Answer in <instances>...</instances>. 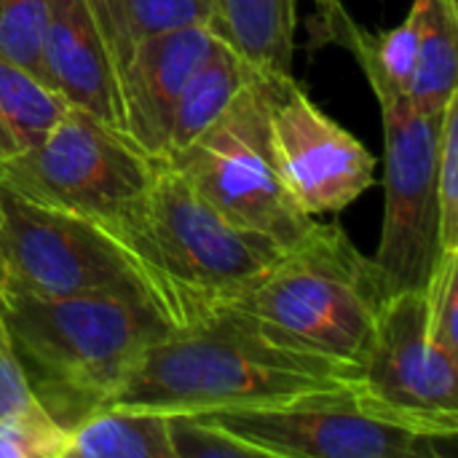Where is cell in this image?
I'll use <instances>...</instances> for the list:
<instances>
[{
	"label": "cell",
	"mask_w": 458,
	"mask_h": 458,
	"mask_svg": "<svg viewBox=\"0 0 458 458\" xmlns=\"http://www.w3.org/2000/svg\"><path fill=\"white\" fill-rule=\"evenodd\" d=\"M437 242L458 250V91L448 99L437 150Z\"/></svg>",
	"instance_id": "7402d4cb"
},
{
	"label": "cell",
	"mask_w": 458,
	"mask_h": 458,
	"mask_svg": "<svg viewBox=\"0 0 458 458\" xmlns=\"http://www.w3.org/2000/svg\"><path fill=\"white\" fill-rule=\"evenodd\" d=\"M193 416L255 445L263 458H443L458 437L381 405L362 384Z\"/></svg>",
	"instance_id": "8992f818"
},
{
	"label": "cell",
	"mask_w": 458,
	"mask_h": 458,
	"mask_svg": "<svg viewBox=\"0 0 458 458\" xmlns=\"http://www.w3.org/2000/svg\"><path fill=\"white\" fill-rule=\"evenodd\" d=\"M67 429L40 405L0 416V458H64Z\"/></svg>",
	"instance_id": "ffe728a7"
},
{
	"label": "cell",
	"mask_w": 458,
	"mask_h": 458,
	"mask_svg": "<svg viewBox=\"0 0 458 458\" xmlns=\"http://www.w3.org/2000/svg\"><path fill=\"white\" fill-rule=\"evenodd\" d=\"M389 295L341 225L314 223L250 287L204 303L236 311L282 346L362 365Z\"/></svg>",
	"instance_id": "3957f363"
},
{
	"label": "cell",
	"mask_w": 458,
	"mask_h": 458,
	"mask_svg": "<svg viewBox=\"0 0 458 458\" xmlns=\"http://www.w3.org/2000/svg\"><path fill=\"white\" fill-rule=\"evenodd\" d=\"M0 322L32 400L67 432L107 408L145 349L174 327L150 301L16 287H0Z\"/></svg>",
	"instance_id": "7a4b0ae2"
},
{
	"label": "cell",
	"mask_w": 458,
	"mask_h": 458,
	"mask_svg": "<svg viewBox=\"0 0 458 458\" xmlns=\"http://www.w3.org/2000/svg\"><path fill=\"white\" fill-rule=\"evenodd\" d=\"M131 250L169 295L174 325L193 303L250 287L284 247L212 207L177 169L161 161L145 231Z\"/></svg>",
	"instance_id": "52a82bcc"
},
{
	"label": "cell",
	"mask_w": 458,
	"mask_h": 458,
	"mask_svg": "<svg viewBox=\"0 0 458 458\" xmlns=\"http://www.w3.org/2000/svg\"><path fill=\"white\" fill-rule=\"evenodd\" d=\"M362 384V365L282 346L220 303H193L145 349L107 408L201 413Z\"/></svg>",
	"instance_id": "6da1fadb"
},
{
	"label": "cell",
	"mask_w": 458,
	"mask_h": 458,
	"mask_svg": "<svg viewBox=\"0 0 458 458\" xmlns=\"http://www.w3.org/2000/svg\"><path fill=\"white\" fill-rule=\"evenodd\" d=\"M255 67L217 32L209 43V51L204 59L196 64L191 78L185 81L174 118H172V131H169V145L164 161L193 142L209 123L220 118V113L236 99V94L244 89V83L252 78Z\"/></svg>",
	"instance_id": "9a60e30c"
},
{
	"label": "cell",
	"mask_w": 458,
	"mask_h": 458,
	"mask_svg": "<svg viewBox=\"0 0 458 458\" xmlns=\"http://www.w3.org/2000/svg\"><path fill=\"white\" fill-rule=\"evenodd\" d=\"M268 102L271 78L255 70L220 118L164 164L177 169L233 223L266 233L279 247H290L314 225V217L295 207L279 177Z\"/></svg>",
	"instance_id": "ba28073f"
},
{
	"label": "cell",
	"mask_w": 458,
	"mask_h": 458,
	"mask_svg": "<svg viewBox=\"0 0 458 458\" xmlns=\"http://www.w3.org/2000/svg\"><path fill=\"white\" fill-rule=\"evenodd\" d=\"M298 0H215L212 30L255 70L293 72Z\"/></svg>",
	"instance_id": "5bb4252c"
},
{
	"label": "cell",
	"mask_w": 458,
	"mask_h": 458,
	"mask_svg": "<svg viewBox=\"0 0 458 458\" xmlns=\"http://www.w3.org/2000/svg\"><path fill=\"white\" fill-rule=\"evenodd\" d=\"M105 40H107V48L115 59V67H118V78L131 56V40H129V30H126V19H123V3L121 0H86Z\"/></svg>",
	"instance_id": "484cf974"
},
{
	"label": "cell",
	"mask_w": 458,
	"mask_h": 458,
	"mask_svg": "<svg viewBox=\"0 0 458 458\" xmlns=\"http://www.w3.org/2000/svg\"><path fill=\"white\" fill-rule=\"evenodd\" d=\"M212 24H191L134 43L121 72L126 137L150 158L164 161L180 91L209 51Z\"/></svg>",
	"instance_id": "7c38bea8"
},
{
	"label": "cell",
	"mask_w": 458,
	"mask_h": 458,
	"mask_svg": "<svg viewBox=\"0 0 458 458\" xmlns=\"http://www.w3.org/2000/svg\"><path fill=\"white\" fill-rule=\"evenodd\" d=\"M268 126L279 177L309 215H335L376 185L373 153L287 75H271Z\"/></svg>",
	"instance_id": "30bf717a"
},
{
	"label": "cell",
	"mask_w": 458,
	"mask_h": 458,
	"mask_svg": "<svg viewBox=\"0 0 458 458\" xmlns=\"http://www.w3.org/2000/svg\"><path fill=\"white\" fill-rule=\"evenodd\" d=\"M0 282H3V258H0Z\"/></svg>",
	"instance_id": "83f0119b"
},
{
	"label": "cell",
	"mask_w": 458,
	"mask_h": 458,
	"mask_svg": "<svg viewBox=\"0 0 458 458\" xmlns=\"http://www.w3.org/2000/svg\"><path fill=\"white\" fill-rule=\"evenodd\" d=\"M174 458L166 413L102 408L67 432L64 458Z\"/></svg>",
	"instance_id": "e0dca14e"
},
{
	"label": "cell",
	"mask_w": 458,
	"mask_h": 458,
	"mask_svg": "<svg viewBox=\"0 0 458 458\" xmlns=\"http://www.w3.org/2000/svg\"><path fill=\"white\" fill-rule=\"evenodd\" d=\"M314 3H317V13L311 30H314V48H319L325 43H335L344 21L349 19V11L344 0H314Z\"/></svg>",
	"instance_id": "4316f807"
},
{
	"label": "cell",
	"mask_w": 458,
	"mask_h": 458,
	"mask_svg": "<svg viewBox=\"0 0 458 458\" xmlns=\"http://www.w3.org/2000/svg\"><path fill=\"white\" fill-rule=\"evenodd\" d=\"M0 287L43 298L121 295L150 301L174 325L169 295L113 231L81 215L27 201L0 185Z\"/></svg>",
	"instance_id": "5b68a950"
},
{
	"label": "cell",
	"mask_w": 458,
	"mask_h": 458,
	"mask_svg": "<svg viewBox=\"0 0 458 458\" xmlns=\"http://www.w3.org/2000/svg\"><path fill=\"white\" fill-rule=\"evenodd\" d=\"M158 166L123 131L67 107L40 142L0 161V185L27 201L94 220L131 247L145 231Z\"/></svg>",
	"instance_id": "277c9868"
},
{
	"label": "cell",
	"mask_w": 458,
	"mask_h": 458,
	"mask_svg": "<svg viewBox=\"0 0 458 458\" xmlns=\"http://www.w3.org/2000/svg\"><path fill=\"white\" fill-rule=\"evenodd\" d=\"M419 46L405 94L421 113H443L456 94L458 0H413Z\"/></svg>",
	"instance_id": "2e32d148"
},
{
	"label": "cell",
	"mask_w": 458,
	"mask_h": 458,
	"mask_svg": "<svg viewBox=\"0 0 458 458\" xmlns=\"http://www.w3.org/2000/svg\"><path fill=\"white\" fill-rule=\"evenodd\" d=\"M427 333L435 346L458 357V250H443L424 287Z\"/></svg>",
	"instance_id": "44dd1931"
},
{
	"label": "cell",
	"mask_w": 458,
	"mask_h": 458,
	"mask_svg": "<svg viewBox=\"0 0 458 458\" xmlns=\"http://www.w3.org/2000/svg\"><path fill=\"white\" fill-rule=\"evenodd\" d=\"M67 107L70 105L35 75L0 59V161L40 142Z\"/></svg>",
	"instance_id": "ac0fdd59"
},
{
	"label": "cell",
	"mask_w": 458,
	"mask_h": 458,
	"mask_svg": "<svg viewBox=\"0 0 458 458\" xmlns=\"http://www.w3.org/2000/svg\"><path fill=\"white\" fill-rule=\"evenodd\" d=\"M51 0H0V59L27 70L43 83V38Z\"/></svg>",
	"instance_id": "d6986e66"
},
{
	"label": "cell",
	"mask_w": 458,
	"mask_h": 458,
	"mask_svg": "<svg viewBox=\"0 0 458 458\" xmlns=\"http://www.w3.org/2000/svg\"><path fill=\"white\" fill-rule=\"evenodd\" d=\"M362 67L384 121V228L373 255L386 290H424L440 255L437 242V150L443 113H421L405 86L386 81L368 59ZM445 110V107H443Z\"/></svg>",
	"instance_id": "9c48e42d"
},
{
	"label": "cell",
	"mask_w": 458,
	"mask_h": 458,
	"mask_svg": "<svg viewBox=\"0 0 458 458\" xmlns=\"http://www.w3.org/2000/svg\"><path fill=\"white\" fill-rule=\"evenodd\" d=\"M362 389L421 427L458 435V357L429 341L424 290L386 298L362 362Z\"/></svg>",
	"instance_id": "8fae6325"
},
{
	"label": "cell",
	"mask_w": 458,
	"mask_h": 458,
	"mask_svg": "<svg viewBox=\"0 0 458 458\" xmlns=\"http://www.w3.org/2000/svg\"><path fill=\"white\" fill-rule=\"evenodd\" d=\"M38 403L30 394V386L21 376V368L13 357L8 333L0 322V416L19 413L27 408H35Z\"/></svg>",
	"instance_id": "d4e9b609"
},
{
	"label": "cell",
	"mask_w": 458,
	"mask_h": 458,
	"mask_svg": "<svg viewBox=\"0 0 458 458\" xmlns=\"http://www.w3.org/2000/svg\"><path fill=\"white\" fill-rule=\"evenodd\" d=\"M131 48L137 40L191 24H215V0H121Z\"/></svg>",
	"instance_id": "603a6c76"
},
{
	"label": "cell",
	"mask_w": 458,
	"mask_h": 458,
	"mask_svg": "<svg viewBox=\"0 0 458 458\" xmlns=\"http://www.w3.org/2000/svg\"><path fill=\"white\" fill-rule=\"evenodd\" d=\"M169 445L174 458H231L260 456V451L220 427H212L193 413H166ZM263 458V456H260Z\"/></svg>",
	"instance_id": "cb8c5ba5"
},
{
	"label": "cell",
	"mask_w": 458,
	"mask_h": 458,
	"mask_svg": "<svg viewBox=\"0 0 458 458\" xmlns=\"http://www.w3.org/2000/svg\"><path fill=\"white\" fill-rule=\"evenodd\" d=\"M40 64L43 83L70 107L123 131L118 67L86 0H51Z\"/></svg>",
	"instance_id": "4fadbf2b"
}]
</instances>
